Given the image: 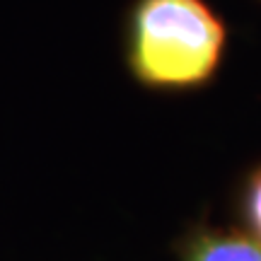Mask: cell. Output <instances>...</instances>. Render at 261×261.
I'll list each match as a JSON object with an SVG mask.
<instances>
[{
	"label": "cell",
	"instance_id": "obj_2",
	"mask_svg": "<svg viewBox=\"0 0 261 261\" xmlns=\"http://www.w3.org/2000/svg\"><path fill=\"white\" fill-rule=\"evenodd\" d=\"M177 261H261V242L237 225H215L196 218L174 237Z\"/></svg>",
	"mask_w": 261,
	"mask_h": 261
},
{
	"label": "cell",
	"instance_id": "obj_4",
	"mask_svg": "<svg viewBox=\"0 0 261 261\" xmlns=\"http://www.w3.org/2000/svg\"><path fill=\"white\" fill-rule=\"evenodd\" d=\"M259 3H261V0H259Z\"/></svg>",
	"mask_w": 261,
	"mask_h": 261
},
{
	"label": "cell",
	"instance_id": "obj_1",
	"mask_svg": "<svg viewBox=\"0 0 261 261\" xmlns=\"http://www.w3.org/2000/svg\"><path fill=\"white\" fill-rule=\"evenodd\" d=\"M230 51V24L211 0H128L121 61L140 90L187 97L213 87Z\"/></svg>",
	"mask_w": 261,
	"mask_h": 261
},
{
	"label": "cell",
	"instance_id": "obj_3",
	"mask_svg": "<svg viewBox=\"0 0 261 261\" xmlns=\"http://www.w3.org/2000/svg\"><path fill=\"white\" fill-rule=\"evenodd\" d=\"M230 215L237 227L261 242V158L249 162L234 179L230 194Z\"/></svg>",
	"mask_w": 261,
	"mask_h": 261
}]
</instances>
